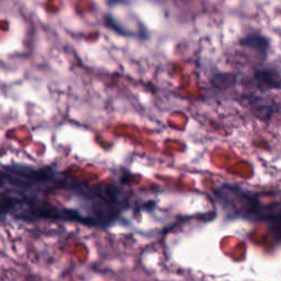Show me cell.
<instances>
[{
  "instance_id": "4",
  "label": "cell",
  "mask_w": 281,
  "mask_h": 281,
  "mask_svg": "<svg viewBox=\"0 0 281 281\" xmlns=\"http://www.w3.org/2000/svg\"><path fill=\"white\" fill-rule=\"evenodd\" d=\"M213 84L220 88H228L236 84V76L233 74H219L213 78Z\"/></svg>"
},
{
  "instance_id": "2",
  "label": "cell",
  "mask_w": 281,
  "mask_h": 281,
  "mask_svg": "<svg viewBox=\"0 0 281 281\" xmlns=\"http://www.w3.org/2000/svg\"><path fill=\"white\" fill-rule=\"evenodd\" d=\"M241 45L256 49L258 52L266 53L269 47V41L259 34H249L241 41Z\"/></svg>"
},
{
  "instance_id": "1",
  "label": "cell",
  "mask_w": 281,
  "mask_h": 281,
  "mask_svg": "<svg viewBox=\"0 0 281 281\" xmlns=\"http://www.w3.org/2000/svg\"><path fill=\"white\" fill-rule=\"evenodd\" d=\"M256 81L270 89L281 88V78L279 75L271 69H258L255 73Z\"/></svg>"
},
{
  "instance_id": "5",
  "label": "cell",
  "mask_w": 281,
  "mask_h": 281,
  "mask_svg": "<svg viewBox=\"0 0 281 281\" xmlns=\"http://www.w3.org/2000/svg\"><path fill=\"white\" fill-rule=\"evenodd\" d=\"M269 224H270V231L273 234V236L276 237V240L281 242V213L278 214L277 217L269 223Z\"/></svg>"
},
{
  "instance_id": "3",
  "label": "cell",
  "mask_w": 281,
  "mask_h": 281,
  "mask_svg": "<svg viewBox=\"0 0 281 281\" xmlns=\"http://www.w3.org/2000/svg\"><path fill=\"white\" fill-rule=\"evenodd\" d=\"M253 106V111L256 117L262 120H269L273 113V107L270 106L266 100L262 99H254L251 101Z\"/></svg>"
}]
</instances>
